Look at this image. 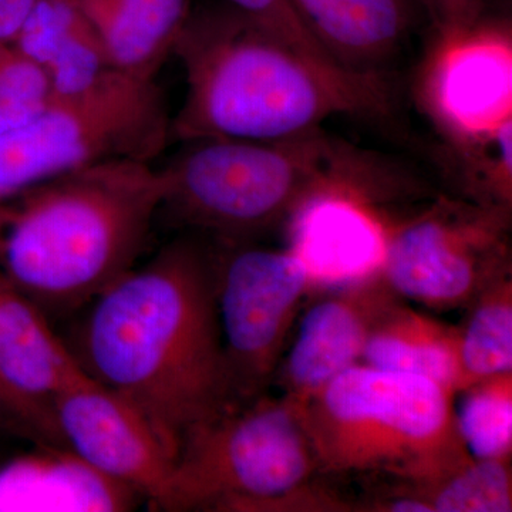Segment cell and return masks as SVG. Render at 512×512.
<instances>
[{"instance_id": "cell-1", "label": "cell", "mask_w": 512, "mask_h": 512, "mask_svg": "<svg viewBox=\"0 0 512 512\" xmlns=\"http://www.w3.org/2000/svg\"><path fill=\"white\" fill-rule=\"evenodd\" d=\"M70 352L77 365L137 407L174 461L184 437L237 406L215 285V251L175 239L89 305Z\"/></svg>"}, {"instance_id": "cell-25", "label": "cell", "mask_w": 512, "mask_h": 512, "mask_svg": "<svg viewBox=\"0 0 512 512\" xmlns=\"http://www.w3.org/2000/svg\"><path fill=\"white\" fill-rule=\"evenodd\" d=\"M0 430L9 431L37 446H62L55 420L26 403L0 375Z\"/></svg>"}, {"instance_id": "cell-26", "label": "cell", "mask_w": 512, "mask_h": 512, "mask_svg": "<svg viewBox=\"0 0 512 512\" xmlns=\"http://www.w3.org/2000/svg\"><path fill=\"white\" fill-rule=\"evenodd\" d=\"M437 36L456 35L483 19L485 0H421Z\"/></svg>"}, {"instance_id": "cell-15", "label": "cell", "mask_w": 512, "mask_h": 512, "mask_svg": "<svg viewBox=\"0 0 512 512\" xmlns=\"http://www.w3.org/2000/svg\"><path fill=\"white\" fill-rule=\"evenodd\" d=\"M13 43L45 72L53 97L86 92L114 72L77 0H36Z\"/></svg>"}, {"instance_id": "cell-7", "label": "cell", "mask_w": 512, "mask_h": 512, "mask_svg": "<svg viewBox=\"0 0 512 512\" xmlns=\"http://www.w3.org/2000/svg\"><path fill=\"white\" fill-rule=\"evenodd\" d=\"M171 140V117L156 80L111 72L86 92L53 97L0 136V204L77 168L109 160L151 161Z\"/></svg>"}, {"instance_id": "cell-8", "label": "cell", "mask_w": 512, "mask_h": 512, "mask_svg": "<svg viewBox=\"0 0 512 512\" xmlns=\"http://www.w3.org/2000/svg\"><path fill=\"white\" fill-rule=\"evenodd\" d=\"M511 211L440 197L397 224H384L379 271L400 299L430 309L470 306L511 272Z\"/></svg>"}, {"instance_id": "cell-5", "label": "cell", "mask_w": 512, "mask_h": 512, "mask_svg": "<svg viewBox=\"0 0 512 512\" xmlns=\"http://www.w3.org/2000/svg\"><path fill=\"white\" fill-rule=\"evenodd\" d=\"M454 396L426 377L356 363L302 406L318 473L429 480L471 457Z\"/></svg>"}, {"instance_id": "cell-21", "label": "cell", "mask_w": 512, "mask_h": 512, "mask_svg": "<svg viewBox=\"0 0 512 512\" xmlns=\"http://www.w3.org/2000/svg\"><path fill=\"white\" fill-rule=\"evenodd\" d=\"M444 161L463 200L512 208V121L487 136L444 144Z\"/></svg>"}, {"instance_id": "cell-27", "label": "cell", "mask_w": 512, "mask_h": 512, "mask_svg": "<svg viewBox=\"0 0 512 512\" xmlns=\"http://www.w3.org/2000/svg\"><path fill=\"white\" fill-rule=\"evenodd\" d=\"M36 0H0V43H13Z\"/></svg>"}, {"instance_id": "cell-6", "label": "cell", "mask_w": 512, "mask_h": 512, "mask_svg": "<svg viewBox=\"0 0 512 512\" xmlns=\"http://www.w3.org/2000/svg\"><path fill=\"white\" fill-rule=\"evenodd\" d=\"M318 473L302 407L258 396L184 437L164 511H349L316 487Z\"/></svg>"}, {"instance_id": "cell-9", "label": "cell", "mask_w": 512, "mask_h": 512, "mask_svg": "<svg viewBox=\"0 0 512 512\" xmlns=\"http://www.w3.org/2000/svg\"><path fill=\"white\" fill-rule=\"evenodd\" d=\"M215 251L218 319L235 402L264 394L313 278L293 249L225 244Z\"/></svg>"}, {"instance_id": "cell-4", "label": "cell", "mask_w": 512, "mask_h": 512, "mask_svg": "<svg viewBox=\"0 0 512 512\" xmlns=\"http://www.w3.org/2000/svg\"><path fill=\"white\" fill-rule=\"evenodd\" d=\"M183 144L161 168L163 211L225 244L288 224L320 198L376 205L419 190L399 165L323 127L282 140L204 138Z\"/></svg>"}, {"instance_id": "cell-24", "label": "cell", "mask_w": 512, "mask_h": 512, "mask_svg": "<svg viewBox=\"0 0 512 512\" xmlns=\"http://www.w3.org/2000/svg\"><path fill=\"white\" fill-rule=\"evenodd\" d=\"M225 2L272 30L276 35L284 37L303 52L325 62L340 64L303 22L289 0H225Z\"/></svg>"}, {"instance_id": "cell-10", "label": "cell", "mask_w": 512, "mask_h": 512, "mask_svg": "<svg viewBox=\"0 0 512 512\" xmlns=\"http://www.w3.org/2000/svg\"><path fill=\"white\" fill-rule=\"evenodd\" d=\"M52 412L64 447L164 510L174 457L137 407L79 367L53 396Z\"/></svg>"}, {"instance_id": "cell-3", "label": "cell", "mask_w": 512, "mask_h": 512, "mask_svg": "<svg viewBox=\"0 0 512 512\" xmlns=\"http://www.w3.org/2000/svg\"><path fill=\"white\" fill-rule=\"evenodd\" d=\"M163 170L109 160L0 204V269L46 316L86 308L137 265L163 212Z\"/></svg>"}, {"instance_id": "cell-23", "label": "cell", "mask_w": 512, "mask_h": 512, "mask_svg": "<svg viewBox=\"0 0 512 512\" xmlns=\"http://www.w3.org/2000/svg\"><path fill=\"white\" fill-rule=\"evenodd\" d=\"M50 99L45 72L15 43H0V136L35 117Z\"/></svg>"}, {"instance_id": "cell-20", "label": "cell", "mask_w": 512, "mask_h": 512, "mask_svg": "<svg viewBox=\"0 0 512 512\" xmlns=\"http://www.w3.org/2000/svg\"><path fill=\"white\" fill-rule=\"evenodd\" d=\"M466 325L460 328L464 387L500 373L512 372V276L495 279L474 299Z\"/></svg>"}, {"instance_id": "cell-19", "label": "cell", "mask_w": 512, "mask_h": 512, "mask_svg": "<svg viewBox=\"0 0 512 512\" xmlns=\"http://www.w3.org/2000/svg\"><path fill=\"white\" fill-rule=\"evenodd\" d=\"M404 484L392 494L409 498L420 512L512 511L511 457H468L440 476Z\"/></svg>"}, {"instance_id": "cell-2", "label": "cell", "mask_w": 512, "mask_h": 512, "mask_svg": "<svg viewBox=\"0 0 512 512\" xmlns=\"http://www.w3.org/2000/svg\"><path fill=\"white\" fill-rule=\"evenodd\" d=\"M185 76L171 140H282L330 117H384L392 92L380 70L303 52L225 0L192 5L173 49Z\"/></svg>"}, {"instance_id": "cell-12", "label": "cell", "mask_w": 512, "mask_h": 512, "mask_svg": "<svg viewBox=\"0 0 512 512\" xmlns=\"http://www.w3.org/2000/svg\"><path fill=\"white\" fill-rule=\"evenodd\" d=\"M397 299L376 268L340 282L313 303L282 365V396L302 407L336 376L360 363L370 332Z\"/></svg>"}, {"instance_id": "cell-17", "label": "cell", "mask_w": 512, "mask_h": 512, "mask_svg": "<svg viewBox=\"0 0 512 512\" xmlns=\"http://www.w3.org/2000/svg\"><path fill=\"white\" fill-rule=\"evenodd\" d=\"M330 55L355 70H380L402 45L409 0H289Z\"/></svg>"}, {"instance_id": "cell-11", "label": "cell", "mask_w": 512, "mask_h": 512, "mask_svg": "<svg viewBox=\"0 0 512 512\" xmlns=\"http://www.w3.org/2000/svg\"><path fill=\"white\" fill-rule=\"evenodd\" d=\"M421 106L444 144L487 136L512 121L510 26L481 19L436 36L419 80Z\"/></svg>"}, {"instance_id": "cell-14", "label": "cell", "mask_w": 512, "mask_h": 512, "mask_svg": "<svg viewBox=\"0 0 512 512\" xmlns=\"http://www.w3.org/2000/svg\"><path fill=\"white\" fill-rule=\"evenodd\" d=\"M39 447L0 473V507L123 511L133 504V490L103 476L69 448Z\"/></svg>"}, {"instance_id": "cell-13", "label": "cell", "mask_w": 512, "mask_h": 512, "mask_svg": "<svg viewBox=\"0 0 512 512\" xmlns=\"http://www.w3.org/2000/svg\"><path fill=\"white\" fill-rule=\"evenodd\" d=\"M47 316L0 269V375L39 412L53 417L57 390L79 369Z\"/></svg>"}, {"instance_id": "cell-16", "label": "cell", "mask_w": 512, "mask_h": 512, "mask_svg": "<svg viewBox=\"0 0 512 512\" xmlns=\"http://www.w3.org/2000/svg\"><path fill=\"white\" fill-rule=\"evenodd\" d=\"M96 29L111 66L156 80L192 9V0H77Z\"/></svg>"}, {"instance_id": "cell-18", "label": "cell", "mask_w": 512, "mask_h": 512, "mask_svg": "<svg viewBox=\"0 0 512 512\" xmlns=\"http://www.w3.org/2000/svg\"><path fill=\"white\" fill-rule=\"evenodd\" d=\"M403 302L397 299L377 320L360 363L426 377L458 394L464 387L460 328Z\"/></svg>"}, {"instance_id": "cell-22", "label": "cell", "mask_w": 512, "mask_h": 512, "mask_svg": "<svg viewBox=\"0 0 512 512\" xmlns=\"http://www.w3.org/2000/svg\"><path fill=\"white\" fill-rule=\"evenodd\" d=\"M454 407L460 439L471 457L512 456V372L470 384Z\"/></svg>"}]
</instances>
